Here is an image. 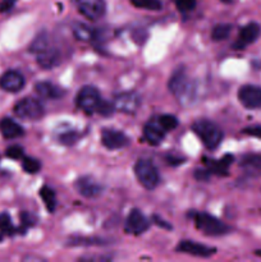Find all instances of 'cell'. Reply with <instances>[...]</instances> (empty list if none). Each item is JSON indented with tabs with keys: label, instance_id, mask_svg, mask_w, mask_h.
Instances as JSON below:
<instances>
[{
	"label": "cell",
	"instance_id": "6da1fadb",
	"mask_svg": "<svg viewBox=\"0 0 261 262\" xmlns=\"http://www.w3.org/2000/svg\"><path fill=\"white\" fill-rule=\"evenodd\" d=\"M169 90L179 100V102L183 105L191 104L192 99L194 97V92H196L194 82L187 76L186 71L183 68L177 69L173 76L170 77Z\"/></svg>",
	"mask_w": 261,
	"mask_h": 262
},
{
	"label": "cell",
	"instance_id": "7a4b0ae2",
	"mask_svg": "<svg viewBox=\"0 0 261 262\" xmlns=\"http://www.w3.org/2000/svg\"><path fill=\"white\" fill-rule=\"evenodd\" d=\"M192 130L199 136L205 146L210 150H214L223 141V130L216 123L207 119H200L192 124Z\"/></svg>",
	"mask_w": 261,
	"mask_h": 262
},
{
	"label": "cell",
	"instance_id": "3957f363",
	"mask_svg": "<svg viewBox=\"0 0 261 262\" xmlns=\"http://www.w3.org/2000/svg\"><path fill=\"white\" fill-rule=\"evenodd\" d=\"M194 224H196L197 229L201 230L205 235H209V237H222L232 230L227 224L206 212L194 214Z\"/></svg>",
	"mask_w": 261,
	"mask_h": 262
},
{
	"label": "cell",
	"instance_id": "277c9868",
	"mask_svg": "<svg viewBox=\"0 0 261 262\" xmlns=\"http://www.w3.org/2000/svg\"><path fill=\"white\" fill-rule=\"evenodd\" d=\"M135 174L141 186L145 187L146 189L156 188L160 183L158 169L150 160H145V159L138 160L135 165Z\"/></svg>",
	"mask_w": 261,
	"mask_h": 262
},
{
	"label": "cell",
	"instance_id": "5b68a950",
	"mask_svg": "<svg viewBox=\"0 0 261 262\" xmlns=\"http://www.w3.org/2000/svg\"><path fill=\"white\" fill-rule=\"evenodd\" d=\"M14 113L20 119L37 120L44 115V106L33 97H25L15 104Z\"/></svg>",
	"mask_w": 261,
	"mask_h": 262
},
{
	"label": "cell",
	"instance_id": "8992f818",
	"mask_svg": "<svg viewBox=\"0 0 261 262\" xmlns=\"http://www.w3.org/2000/svg\"><path fill=\"white\" fill-rule=\"evenodd\" d=\"M77 106L84 113L96 112L99 107L100 102H101V97H100V92L97 91L96 87L94 86H84L79 90L78 95H77Z\"/></svg>",
	"mask_w": 261,
	"mask_h": 262
},
{
	"label": "cell",
	"instance_id": "52a82bcc",
	"mask_svg": "<svg viewBox=\"0 0 261 262\" xmlns=\"http://www.w3.org/2000/svg\"><path fill=\"white\" fill-rule=\"evenodd\" d=\"M79 13L90 20H97L106 12L105 0H77Z\"/></svg>",
	"mask_w": 261,
	"mask_h": 262
},
{
	"label": "cell",
	"instance_id": "ba28073f",
	"mask_svg": "<svg viewBox=\"0 0 261 262\" xmlns=\"http://www.w3.org/2000/svg\"><path fill=\"white\" fill-rule=\"evenodd\" d=\"M238 100L247 109H260L261 87L255 84H245L238 91Z\"/></svg>",
	"mask_w": 261,
	"mask_h": 262
},
{
	"label": "cell",
	"instance_id": "9c48e42d",
	"mask_svg": "<svg viewBox=\"0 0 261 262\" xmlns=\"http://www.w3.org/2000/svg\"><path fill=\"white\" fill-rule=\"evenodd\" d=\"M101 142L109 150H119L129 145V138L120 130L105 128L101 132Z\"/></svg>",
	"mask_w": 261,
	"mask_h": 262
},
{
	"label": "cell",
	"instance_id": "30bf717a",
	"mask_svg": "<svg viewBox=\"0 0 261 262\" xmlns=\"http://www.w3.org/2000/svg\"><path fill=\"white\" fill-rule=\"evenodd\" d=\"M261 33V27L258 23L251 22L246 25L245 27L241 28L240 33H238V38L234 42L233 48L234 49H245L248 45L255 42L258 38Z\"/></svg>",
	"mask_w": 261,
	"mask_h": 262
},
{
	"label": "cell",
	"instance_id": "8fae6325",
	"mask_svg": "<svg viewBox=\"0 0 261 262\" xmlns=\"http://www.w3.org/2000/svg\"><path fill=\"white\" fill-rule=\"evenodd\" d=\"M148 227H150V222L140 210H133L128 215L127 222H125V232L129 234H142L148 229Z\"/></svg>",
	"mask_w": 261,
	"mask_h": 262
},
{
	"label": "cell",
	"instance_id": "7c38bea8",
	"mask_svg": "<svg viewBox=\"0 0 261 262\" xmlns=\"http://www.w3.org/2000/svg\"><path fill=\"white\" fill-rule=\"evenodd\" d=\"M140 104L141 97L136 92H123L114 100L115 110H119L125 114H133L138 109Z\"/></svg>",
	"mask_w": 261,
	"mask_h": 262
},
{
	"label": "cell",
	"instance_id": "4fadbf2b",
	"mask_svg": "<svg viewBox=\"0 0 261 262\" xmlns=\"http://www.w3.org/2000/svg\"><path fill=\"white\" fill-rule=\"evenodd\" d=\"M177 251L186 255L194 256V257H210L215 253L214 248H210L207 246L200 245L193 241H182L177 247Z\"/></svg>",
	"mask_w": 261,
	"mask_h": 262
},
{
	"label": "cell",
	"instance_id": "5bb4252c",
	"mask_svg": "<svg viewBox=\"0 0 261 262\" xmlns=\"http://www.w3.org/2000/svg\"><path fill=\"white\" fill-rule=\"evenodd\" d=\"M25 77L17 71H8L0 77V87L7 92H19L25 87Z\"/></svg>",
	"mask_w": 261,
	"mask_h": 262
},
{
	"label": "cell",
	"instance_id": "9a60e30c",
	"mask_svg": "<svg viewBox=\"0 0 261 262\" xmlns=\"http://www.w3.org/2000/svg\"><path fill=\"white\" fill-rule=\"evenodd\" d=\"M77 192L86 199H95L101 193V186L91 177H81L74 182Z\"/></svg>",
	"mask_w": 261,
	"mask_h": 262
},
{
	"label": "cell",
	"instance_id": "2e32d148",
	"mask_svg": "<svg viewBox=\"0 0 261 262\" xmlns=\"http://www.w3.org/2000/svg\"><path fill=\"white\" fill-rule=\"evenodd\" d=\"M36 55H37V63L40 64L44 69L54 68V67L58 66L59 61H60V53L58 51V49L51 46L50 43L46 45L42 50L36 53Z\"/></svg>",
	"mask_w": 261,
	"mask_h": 262
},
{
	"label": "cell",
	"instance_id": "e0dca14e",
	"mask_svg": "<svg viewBox=\"0 0 261 262\" xmlns=\"http://www.w3.org/2000/svg\"><path fill=\"white\" fill-rule=\"evenodd\" d=\"M240 166L248 177H261V154H247L242 156Z\"/></svg>",
	"mask_w": 261,
	"mask_h": 262
},
{
	"label": "cell",
	"instance_id": "ac0fdd59",
	"mask_svg": "<svg viewBox=\"0 0 261 262\" xmlns=\"http://www.w3.org/2000/svg\"><path fill=\"white\" fill-rule=\"evenodd\" d=\"M143 136H145L148 143H151V145H159V143L163 142L164 137H165V129L161 127V124L159 123V119H153L143 128Z\"/></svg>",
	"mask_w": 261,
	"mask_h": 262
},
{
	"label": "cell",
	"instance_id": "d6986e66",
	"mask_svg": "<svg viewBox=\"0 0 261 262\" xmlns=\"http://www.w3.org/2000/svg\"><path fill=\"white\" fill-rule=\"evenodd\" d=\"M233 160H234V156L225 155L217 161H209L207 159H205V163H206L207 170L210 171V174L212 173L220 177H225L228 174V169L232 165Z\"/></svg>",
	"mask_w": 261,
	"mask_h": 262
},
{
	"label": "cell",
	"instance_id": "ffe728a7",
	"mask_svg": "<svg viewBox=\"0 0 261 262\" xmlns=\"http://www.w3.org/2000/svg\"><path fill=\"white\" fill-rule=\"evenodd\" d=\"M0 132L4 136L7 140H13V138H18L20 136H23V128L18 124L17 122H14L10 118H4V119L0 122Z\"/></svg>",
	"mask_w": 261,
	"mask_h": 262
},
{
	"label": "cell",
	"instance_id": "44dd1931",
	"mask_svg": "<svg viewBox=\"0 0 261 262\" xmlns=\"http://www.w3.org/2000/svg\"><path fill=\"white\" fill-rule=\"evenodd\" d=\"M36 92L44 99H58L64 94L60 87L50 83V82H38L35 86Z\"/></svg>",
	"mask_w": 261,
	"mask_h": 262
},
{
	"label": "cell",
	"instance_id": "7402d4cb",
	"mask_svg": "<svg viewBox=\"0 0 261 262\" xmlns=\"http://www.w3.org/2000/svg\"><path fill=\"white\" fill-rule=\"evenodd\" d=\"M40 196L42 199L44 204H45V207L48 209L49 212L55 211L56 207V196L55 192L50 188V187L45 186L40 189Z\"/></svg>",
	"mask_w": 261,
	"mask_h": 262
},
{
	"label": "cell",
	"instance_id": "603a6c76",
	"mask_svg": "<svg viewBox=\"0 0 261 262\" xmlns=\"http://www.w3.org/2000/svg\"><path fill=\"white\" fill-rule=\"evenodd\" d=\"M73 33L78 40L82 41L92 40V38H95V35H96V32L94 30H91L89 26L82 25V23H74Z\"/></svg>",
	"mask_w": 261,
	"mask_h": 262
},
{
	"label": "cell",
	"instance_id": "cb8c5ba5",
	"mask_svg": "<svg viewBox=\"0 0 261 262\" xmlns=\"http://www.w3.org/2000/svg\"><path fill=\"white\" fill-rule=\"evenodd\" d=\"M107 241L102 239V238H83V237H77L71 238L68 241L69 246H102L106 245Z\"/></svg>",
	"mask_w": 261,
	"mask_h": 262
},
{
	"label": "cell",
	"instance_id": "d4e9b609",
	"mask_svg": "<svg viewBox=\"0 0 261 262\" xmlns=\"http://www.w3.org/2000/svg\"><path fill=\"white\" fill-rule=\"evenodd\" d=\"M232 32V26L227 25V23H223V25L215 26L214 30L211 32V38L214 41H222L228 38V36Z\"/></svg>",
	"mask_w": 261,
	"mask_h": 262
},
{
	"label": "cell",
	"instance_id": "484cf974",
	"mask_svg": "<svg viewBox=\"0 0 261 262\" xmlns=\"http://www.w3.org/2000/svg\"><path fill=\"white\" fill-rule=\"evenodd\" d=\"M136 8L146 10H159L161 8L160 0H129Z\"/></svg>",
	"mask_w": 261,
	"mask_h": 262
},
{
	"label": "cell",
	"instance_id": "4316f807",
	"mask_svg": "<svg viewBox=\"0 0 261 262\" xmlns=\"http://www.w3.org/2000/svg\"><path fill=\"white\" fill-rule=\"evenodd\" d=\"M158 119H159V123L161 124V127L165 129V132H168V130L176 129L177 125H178V119H177L174 115L164 114V115H160Z\"/></svg>",
	"mask_w": 261,
	"mask_h": 262
},
{
	"label": "cell",
	"instance_id": "83f0119b",
	"mask_svg": "<svg viewBox=\"0 0 261 262\" xmlns=\"http://www.w3.org/2000/svg\"><path fill=\"white\" fill-rule=\"evenodd\" d=\"M0 232L4 234H12L14 233V227H13L12 219L7 212L0 214Z\"/></svg>",
	"mask_w": 261,
	"mask_h": 262
},
{
	"label": "cell",
	"instance_id": "f1b7e54d",
	"mask_svg": "<svg viewBox=\"0 0 261 262\" xmlns=\"http://www.w3.org/2000/svg\"><path fill=\"white\" fill-rule=\"evenodd\" d=\"M22 166H23V169H25V171H27V173L35 174L40 170L41 164H40V161L36 160V159H33V158H23Z\"/></svg>",
	"mask_w": 261,
	"mask_h": 262
},
{
	"label": "cell",
	"instance_id": "f546056e",
	"mask_svg": "<svg viewBox=\"0 0 261 262\" xmlns=\"http://www.w3.org/2000/svg\"><path fill=\"white\" fill-rule=\"evenodd\" d=\"M176 4L179 12L187 13L194 9V7H196V0H176Z\"/></svg>",
	"mask_w": 261,
	"mask_h": 262
},
{
	"label": "cell",
	"instance_id": "4dcf8cb0",
	"mask_svg": "<svg viewBox=\"0 0 261 262\" xmlns=\"http://www.w3.org/2000/svg\"><path fill=\"white\" fill-rule=\"evenodd\" d=\"M96 112L100 113V114L105 115V117H109V115H112L113 113L115 112L114 102H107V101H102L101 100V102H100Z\"/></svg>",
	"mask_w": 261,
	"mask_h": 262
},
{
	"label": "cell",
	"instance_id": "1f68e13d",
	"mask_svg": "<svg viewBox=\"0 0 261 262\" xmlns=\"http://www.w3.org/2000/svg\"><path fill=\"white\" fill-rule=\"evenodd\" d=\"M7 156L13 160H19V159H23L25 154H23V148L20 146L14 145L7 148Z\"/></svg>",
	"mask_w": 261,
	"mask_h": 262
},
{
	"label": "cell",
	"instance_id": "d6a6232c",
	"mask_svg": "<svg viewBox=\"0 0 261 262\" xmlns=\"http://www.w3.org/2000/svg\"><path fill=\"white\" fill-rule=\"evenodd\" d=\"M243 132H245L246 135H250V136H253V137L261 138V127L260 125H255V127H247L243 129Z\"/></svg>",
	"mask_w": 261,
	"mask_h": 262
},
{
	"label": "cell",
	"instance_id": "836d02e7",
	"mask_svg": "<svg viewBox=\"0 0 261 262\" xmlns=\"http://www.w3.org/2000/svg\"><path fill=\"white\" fill-rule=\"evenodd\" d=\"M76 138H77V136L74 135V133L71 132V133H67V135L61 136L60 141L61 142L67 143V145H69V143H73L74 141H76Z\"/></svg>",
	"mask_w": 261,
	"mask_h": 262
},
{
	"label": "cell",
	"instance_id": "e575fe53",
	"mask_svg": "<svg viewBox=\"0 0 261 262\" xmlns=\"http://www.w3.org/2000/svg\"><path fill=\"white\" fill-rule=\"evenodd\" d=\"M194 177H196L197 179H200V181H206V179H209L210 177V171L209 170H201V169H199V170L196 171V174H194Z\"/></svg>",
	"mask_w": 261,
	"mask_h": 262
},
{
	"label": "cell",
	"instance_id": "d590c367",
	"mask_svg": "<svg viewBox=\"0 0 261 262\" xmlns=\"http://www.w3.org/2000/svg\"><path fill=\"white\" fill-rule=\"evenodd\" d=\"M154 220H155V224H158L159 227H164V228H166V229H170V225L165 224L163 219H159L158 216H154Z\"/></svg>",
	"mask_w": 261,
	"mask_h": 262
},
{
	"label": "cell",
	"instance_id": "8d00e7d4",
	"mask_svg": "<svg viewBox=\"0 0 261 262\" xmlns=\"http://www.w3.org/2000/svg\"><path fill=\"white\" fill-rule=\"evenodd\" d=\"M14 2L15 0H4V2H3V5H2L3 9H9V8L14 4Z\"/></svg>",
	"mask_w": 261,
	"mask_h": 262
}]
</instances>
